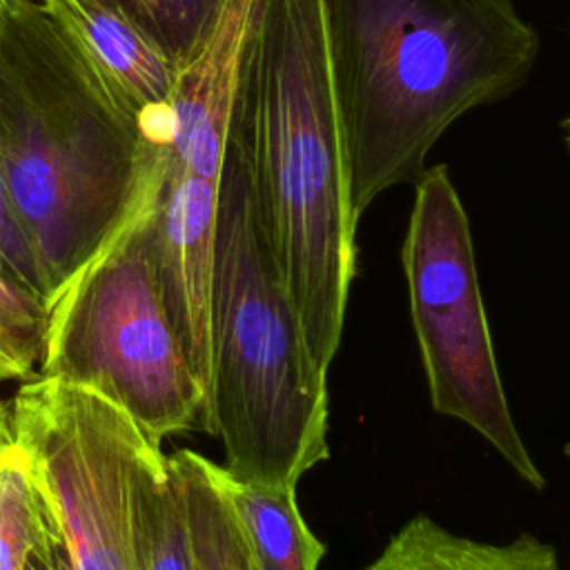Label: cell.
I'll use <instances>...</instances> for the list:
<instances>
[{"instance_id": "1", "label": "cell", "mask_w": 570, "mask_h": 570, "mask_svg": "<svg viewBox=\"0 0 570 570\" xmlns=\"http://www.w3.org/2000/svg\"><path fill=\"white\" fill-rule=\"evenodd\" d=\"M163 149L42 0H0V171L47 301L156 205Z\"/></svg>"}, {"instance_id": "2", "label": "cell", "mask_w": 570, "mask_h": 570, "mask_svg": "<svg viewBox=\"0 0 570 570\" xmlns=\"http://www.w3.org/2000/svg\"><path fill=\"white\" fill-rule=\"evenodd\" d=\"M356 220L416 183L443 131L530 76L539 36L512 0H321Z\"/></svg>"}, {"instance_id": "3", "label": "cell", "mask_w": 570, "mask_h": 570, "mask_svg": "<svg viewBox=\"0 0 570 570\" xmlns=\"http://www.w3.org/2000/svg\"><path fill=\"white\" fill-rule=\"evenodd\" d=\"M229 136L296 305L312 356L330 370L356 261L345 158L321 0H256Z\"/></svg>"}, {"instance_id": "4", "label": "cell", "mask_w": 570, "mask_h": 570, "mask_svg": "<svg viewBox=\"0 0 570 570\" xmlns=\"http://www.w3.org/2000/svg\"><path fill=\"white\" fill-rule=\"evenodd\" d=\"M327 370L307 345L272 252L252 178L227 134L212 303V381L200 428L223 468L267 485H296L330 456Z\"/></svg>"}, {"instance_id": "5", "label": "cell", "mask_w": 570, "mask_h": 570, "mask_svg": "<svg viewBox=\"0 0 570 570\" xmlns=\"http://www.w3.org/2000/svg\"><path fill=\"white\" fill-rule=\"evenodd\" d=\"M154 212L134 216L47 301L38 376L98 392L160 448L200 425L205 390L163 303Z\"/></svg>"}, {"instance_id": "6", "label": "cell", "mask_w": 570, "mask_h": 570, "mask_svg": "<svg viewBox=\"0 0 570 570\" xmlns=\"http://www.w3.org/2000/svg\"><path fill=\"white\" fill-rule=\"evenodd\" d=\"M414 185L401 258L432 407L470 425L543 490L503 392L463 203L445 165L425 167Z\"/></svg>"}, {"instance_id": "7", "label": "cell", "mask_w": 570, "mask_h": 570, "mask_svg": "<svg viewBox=\"0 0 570 570\" xmlns=\"http://www.w3.org/2000/svg\"><path fill=\"white\" fill-rule=\"evenodd\" d=\"M9 405L73 570H138L134 472L149 439L109 399L53 376L24 381Z\"/></svg>"}, {"instance_id": "8", "label": "cell", "mask_w": 570, "mask_h": 570, "mask_svg": "<svg viewBox=\"0 0 570 570\" xmlns=\"http://www.w3.org/2000/svg\"><path fill=\"white\" fill-rule=\"evenodd\" d=\"M218 191L220 180L160 174L154 212V256L163 303L205 390V405L212 381Z\"/></svg>"}, {"instance_id": "9", "label": "cell", "mask_w": 570, "mask_h": 570, "mask_svg": "<svg viewBox=\"0 0 570 570\" xmlns=\"http://www.w3.org/2000/svg\"><path fill=\"white\" fill-rule=\"evenodd\" d=\"M78 42L120 105L154 142L171 127V100L180 71L154 36L118 0H42Z\"/></svg>"}, {"instance_id": "10", "label": "cell", "mask_w": 570, "mask_h": 570, "mask_svg": "<svg viewBox=\"0 0 570 570\" xmlns=\"http://www.w3.org/2000/svg\"><path fill=\"white\" fill-rule=\"evenodd\" d=\"M365 570H563L554 546L534 534L488 543L445 530L428 514L412 517Z\"/></svg>"}, {"instance_id": "11", "label": "cell", "mask_w": 570, "mask_h": 570, "mask_svg": "<svg viewBox=\"0 0 570 570\" xmlns=\"http://www.w3.org/2000/svg\"><path fill=\"white\" fill-rule=\"evenodd\" d=\"M220 481L258 570H318L325 546L301 517L296 485L240 481L223 463Z\"/></svg>"}, {"instance_id": "12", "label": "cell", "mask_w": 570, "mask_h": 570, "mask_svg": "<svg viewBox=\"0 0 570 570\" xmlns=\"http://www.w3.org/2000/svg\"><path fill=\"white\" fill-rule=\"evenodd\" d=\"M138 570H194L185 499L169 454L145 441L134 472Z\"/></svg>"}, {"instance_id": "13", "label": "cell", "mask_w": 570, "mask_h": 570, "mask_svg": "<svg viewBox=\"0 0 570 570\" xmlns=\"http://www.w3.org/2000/svg\"><path fill=\"white\" fill-rule=\"evenodd\" d=\"M45 501L18 443L0 452V570H24L36 546Z\"/></svg>"}, {"instance_id": "14", "label": "cell", "mask_w": 570, "mask_h": 570, "mask_svg": "<svg viewBox=\"0 0 570 570\" xmlns=\"http://www.w3.org/2000/svg\"><path fill=\"white\" fill-rule=\"evenodd\" d=\"M47 314L42 296L0 274V383L38 376Z\"/></svg>"}, {"instance_id": "15", "label": "cell", "mask_w": 570, "mask_h": 570, "mask_svg": "<svg viewBox=\"0 0 570 570\" xmlns=\"http://www.w3.org/2000/svg\"><path fill=\"white\" fill-rule=\"evenodd\" d=\"M185 69L212 36L227 0H118Z\"/></svg>"}, {"instance_id": "16", "label": "cell", "mask_w": 570, "mask_h": 570, "mask_svg": "<svg viewBox=\"0 0 570 570\" xmlns=\"http://www.w3.org/2000/svg\"><path fill=\"white\" fill-rule=\"evenodd\" d=\"M0 274L47 301V283L0 171Z\"/></svg>"}, {"instance_id": "17", "label": "cell", "mask_w": 570, "mask_h": 570, "mask_svg": "<svg viewBox=\"0 0 570 570\" xmlns=\"http://www.w3.org/2000/svg\"><path fill=\"white\" fill-rule=\"evenodd\" d=\"M24 570H73L65 537H62L56 519L51 517L47 503H45V514H42V523L38 530V539L27 559Z\"/></svg>"}, {"instance_id": "18", "label": "cell", "mask_w": 570, "mask_h": 570, "mask_svg": "<svg viewBox=\"0 0 570 570\" xmlns=\"http://www.w3.org/2000/svg\"><path fill=\"white\" fill-rule=\"evenodd\" d=\"M13 421H11V405L0 399V452L13 445Z\"/></svg>"}, {"instance_id": "19", "label": "cell", "mask_w": 570, "mask_h": 570, "mask_svg": "<svg viewBox=\"0 0 570 570\" xmlns=\"http://www.w3.org/2000/svg\"><path fill=\"white\" fill-rule=\"evenodd\" d=\"M563 125V138H566V145H568V151H570V116L561 122Z\"/></svg>"}]
</instances>
